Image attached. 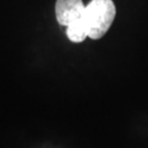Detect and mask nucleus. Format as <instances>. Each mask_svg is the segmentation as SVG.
<instances>
[{"mask_svg":"<svg viewBox=\"0 0 148 148\" xmlns=\"http://www.w3.org/2000/svg\"><path fill=\"white\" fill-rule=\"evenodd\" d=\"M115 12L112 0H91L86 5L85 21L90 38L99 40L106 34L113 23Z\"/></svg>","mask_w":148,"mask_h":148,"instance_id":"obj_1","label":"nucleus"},{"mask_svg":"<svg viewBox=\"0 0 148 148\" xmlns=\"http://www.w3.org/2000/svg\"><path fill=\"white\" fill-rule=\"evenodd\" d=\"M85 10L86 5L82 0H57L55 5L56 19L60 25L65 27L82 18Z\"/></svg>","mask_w":148,"mask_h":148,"instance_id":"obj_2","label":"nucleus"},{"mask_svg":"<svg viewBox=\"0 0 148 148\" xmlns=\"http://www.w3.org/2000/svg\"><path fill=\"white\" fill-rule=\"evenodd\" d=\"M66 34L68 38L74 43H81L88 37V27L85 21V14L82 18H80L76 21L71 22L69 25H67Z\"/></svg>","mask_w":148,"mask_h":148,"instance_id":"obj_3","label":"nucleus"}]
</instances>
